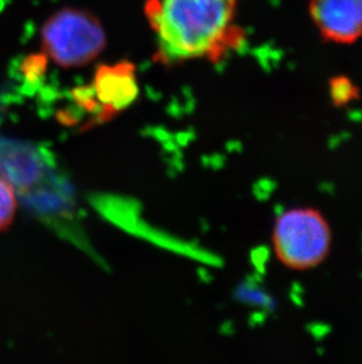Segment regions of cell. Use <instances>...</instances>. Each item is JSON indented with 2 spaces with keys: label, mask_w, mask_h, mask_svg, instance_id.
<instances>
[{
  "label": "cell",
  "mask_w": 362,
  "mask_h": 364,
  "mask_svg": "<svg viewBox=\"0 0 362 364\" xmlns=\"http://www.w3.org/2000/svg\"><path fill=\"white\" fill-rule=\"evenodd\" d=\"M240 0H150L146 6L164 63L219 59L241 43L236 24Z\"/></svg>",
  "instance_id": "6da1fadb"
},
{
  "label": "cell",
  "mask_w": 362,
  "mask_h": 364,
  "mask_svg": "<svg viewBox=\"0 0 362 364\" xmlns=\"http://www.w3.org/2000/svg\"><path fill=\"white\" fill-rule=\"evenodd\" d=\"M41 44L48 58L62 68H79L93 62L106 46L103 25L92 14L62 9L41 28Z\"/></svg>",
  "instance_id": "7a4b0ae2"
},
{
  "label": "cell",
  "mask_w": 362,
  "mask_h": 364,
  "mask_svg": "<svg viewBox=\"0 0 362 364\" xmlns=\"http://www.w3.org/2000/svg\"><path fill=\"white\" fill-rule=\"evenodd\" d=\"M331 241L329 225L318 210H290L278 217L274 227L275 254L294 270H307L325 261Z\"/></svg>",
  "instance_id": "3957f363"
},
{
  "label": "cell",
  "mask_w": 362,
  "mask_h": 364,
  "mask_svg": "<svg viewBox=\"0 0 362 364\" xmlns=\"http://www.w3.org/2000/svg\"><path fill=\"white\" fill-rule=\"evenodd\" d=\"M308 12L328 43L354 44L362 37V0H309Z\"/></svg>",
  "instance_id": "277c9868"
},
{
  "label": "cell",
  "mask_w": 362,
  "mask_h": 364,
  "mask_svg": "<svg viewBox=\"0 0 362 364\" xmlns=\"http://www.w3.org/2000/svg\"><path fill=\"white\" fill-rule=\"evenodd\" d=\"M44 162L37 149L21 141L0 139V177L23 198L35 193L45 177Z\"/></svg>",
  "instance_id": "5b68a950"
},
{
  "label": "cell",
  "mask_w": 362,
  "mask_h": 364,
  "mask_svg": "<svg viewBox=\"0 0 362 364\" xmlns=\"http://www.w3.org/2000/svg\"><path fill=\"white\" fill-rule=\"evenodd\" d=\"M93 95L99 104V119H109L133 103L138 96L134 68L131 63L100 66L94 77Z\"/></svg>",
  "instance_id": "8992f818"
},
{
  "label": "cell",
  "mask_w": 362,
  "mask_h": 364,
  "mask_svg": "<svg viewBox=\"0 0 362 364\" xmlns=\"http://www.w3.org/2000/svg\"><path fill=\"white\" fill-rule=\"evenodd\" d=\"M17 210L16 193L12 186L0 177V231L5 230L13 222Z\"/></svg>",
  "instance_id": "52a82bcc"
},
{
  "label": "cell",
  "mask_w": 362,
  "mask_h": 364,
  "mask_svg": "<svg viewBox=\"0 0 362 364\" xmlns=\"http://www.w3.org/2000/svg\"><path fill=\"white\" fill-rule=\"evenodd\" d=\"M329 86L331 102L335 107H344L351 100L359 98V89L347 77H335L329 82Z\"/></svg>",
  "instance_id": "ba28073f"
},
{
  "label": "cell",
  "mask_w": 362,
  "mask_h": 364,
  "mask_svg": "<svg viewBox=\"0 0 362 364\" xmlns=\"http://www.w3.org/2000/svg\"><path fill=\"white\" fill-rule=\"evenodd\" d=\"M45 63L46 60L41 55H30L25 59L21 70L28 80H35L41 73H44Z\"/></svg>",
  "instance_id": "9c48e42d"
},
{
  "label": "cell",
  "mask_w": 362,
  "mask_h": 364,
  "mask_svg": "<svg viewBox=\"0 0 362 364\" xmlns=\"http://www.w3.org/2000/svg\"><path fill=\"white\" fill-rule=\"evenodd\" d=\"M307 329L315 340H322L324 337L327 336L328 333H331V326L322 323L311 324V326H307Z\"/></svg>",
  "instance_id": "30bf717a"
},
{
  "label": "cell",
  "mask_w": 362,
  "mask_h": 364,
  "mask_svg": "<svg viewBox=\"0 0 362 364\" xmlns=\"http://www.w3.org/2000/svg\"><path fill=\"white\" fill-rule=\"evenodd\" d=\"M301 292H302V288L295 283L293 285V290H292V301H293L297 306H304L302 302V297H301Z\"/></svg>",
  "instance_id": "8fae6325"
}]
</instances>
